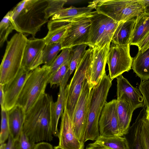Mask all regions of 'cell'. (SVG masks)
<instances>
[{"mask_svg": "<svg viewBox=\"0 0 149 149\" xmlns=\"http://www.w3.org/2000/svg\"><path fill=\"white\" fill-rule=\"evenodd\" d=\"M53 102L52 96L45 93L25 113L22 131L35 143L53 140L51 120Z\"/></svg>", "mask_w": 149, "mask_h": 149, "instance_id": "6da1fadb", "label": "cell"}, {"mask_svg": "<svg viewBox=\"0 0 149 149\" xmlns=\"http://www.w3.org/2000/svg\"><path fill=\"white\" fill-rule=\"evenodd\" d=\"M48 0H23L9 11L14 30L34 38L42 26L49 22L45 10Z\"/></svg>", "mask_w": 149, "mask_h": 149, "instance_id": "7a4b0ae2", "label": "cell"}, {"mask_svg": "<svg viewBox=\"0 0 149 149\" xmlns=\"http://www.w3.org/2000/svg\"><path fill=\"white\" fill-rule=\"evenodd\" d=\"M112 84L109 75L105 73L92 89L84 143L89 140L95 141L100 135L99 120Z\"/></svg>", "mask_w": 149, "mask_h": 149, "instance_id": "3957f363", "label": "cell"}, {"mask_svg": "<svg viewBox=\"0 0 149 149\" xmlns=\"http://www.w3.org/2000/svg\"><path fill=\"white\" fill-rule=\"evenodd\" d=\"M27 39L24 34L18 33L7 41L0 67V84L4 85L10 82L21 68Z\"/></svg>", "mask_w": 149, "mask_h": 149, "instance_id": "277c9868", "label": "cell"}, {"mask_svg": "<svg viewBox=\"0 0 149 149\" xmlns=\"http://www.w3.org/2000/svg\"><path fill=\"white\" fill-rule=\"evenodd\" d=\"M50 72V66L45 65L31 71L16 104L22 107L25 113L45 93Z\"/></svg>", "mask_w": 149, "mask_h": 149, "instance_id": "5b68a950", "label": "cell"}, {"mask_svg": "<svg viewBox=\"0 0 149 149\" xmlns=\"http://www.w3.org/2000/svg\"><path fill=\"white\" fill-rule=\"evenodd\" d=\"M90 2L97 12L118 22L136 18L144 12L139 0H96Z\"/></svg>", "mask_w": 149, "mask_h": 149, "instance_id": "8992f818", "label": "cell"}, {"mask_svg": "<svg viewBox=\"0 0 149 149\" xmlns=\"http://www.w3.org/2000/svg\"><path fill=\"white\" fill-rule=\"evenodd\" d=\"M92 56V49L89 48L78 64L72 77L66 87L65 107L71 120L84 81L89 72Z\"/></svg>", "mask_w": 149, "mask_h": 149, "instance_id": "52a82bcc", "label": "cell"}, {"mask_svg": "<svg viewBox=\"0 0 149 149\" xmlns=\"http://www.w3.org/2000/svg\"><path fill=\"white\" fill-rule=\"evenodd\" d=\"M89 18L91 23L88 45L89 48L102 47L111 43L119 22L96 11H92Z\"/></svg>", "mask_w": 149, "mask_h": 149, "instance_id": "ba28073f", "label": "cell"}, {"mask_svg": "<svg viewBox=\"0 0 149 149\" xmlns=\"http://www.w3.org/2000/svg\"><path fill=\"white\" fill-rule=\"evenodd\" d=\"M88 76L84 80L71 120L72 127L77 139L84 143L87 127L88 109L92 90Z\"/></svg>", "mask_w": 149, "mask_h": 149, "instance_id": "9c48e42d", "label": "cell"}, {"mask_svg": "<svg viewBox=\"0 0 149 149\" xmlns=\"http://www.w3.org/2000/svg\"><path fill=\"white\" fill-rule=\"evenodd\" d=\"M130 45L110 44L107 58L109 76L112 80L131 69L133 58L130 54Z\"/></svg>", "mask_w": 149, "mask_h": 149, "instance_id": "30bf717a", "label": "cell"}, {"mask_svg": "<svg viewBox=\"0 0 149 149\" xmlns=\"http://www.w3.org/2000/svg\"><path fill=\"white\" fill-rule=\"evenodd\" d=\"M90 15L71 21L61 42L62 50L81 45H88L91 26Z\"/></svg>", "mask_w": 149, "mask_h": 149, "instance_id": "8fae6325", "label": "cell"}, {"mask_svg": "<svg viewBox=\"0 0 149 149\" xmlns=\"http://www.w3.org/2000/svg\"><path fill=\"white\" fill-rule=\"evenodd\" d=\"M117 100L107 102L99 122L100 135L104 137L123 136L120 133L116 110Z\"/></svg>", "mask_w": 149, "mask_h": 149, "instance_id": "7c38bea8", "label": "cell"}, {"mask_svg": "<svg viewBox=\"0 0 149 149\" xmlns=\"http://www.w3.org/2000/svg\"><path fill=\"white\" fill-rule=\"evenodd\" d=\"M110 44L108 43L102 47H95L92 48L91 64L88 76V82L92 88L106 73L105 67Z\"/></svg>", "mask_w": 149, "mask_h": 149, "instance_id": "4fadbf2b", "label": "cell"}, {"mask_svg": "<svg viewBox=\"0 0 149 149\" xmlns=\"http://www.w3.org/2000/svg\"><path fill=\"white\" fill-rule=\"evenodd\" d=\"M58 137V146L64 149H84V143L80 142L77 138L71 120L65 107L61 116Z\"/></svg>", "mask_w": 149, "mask_h": 149, "instance_id": "5bb4252c", "label": "cell"}, {"mask_svg": "<svg viewBox=\"0 0 149 149\" xmlns=\"http://www.w3.org/2000/svg\"><path fill=\"white\" fill-rule=\"evenodd\" d=\"M31 71L21 68L16 77L4 85L5 95L4 107L8 111L15 106Z\"/></svg>", "mask_w": 149, "mask_h": 149, "instance_id": "9a60e30c", "label": "cell"}, {"mask_svg": "<svg viewBox=\"0 0 149 149\" xmlns=\"http://www.w3.org/2000/svg\"><path fill=\"white\" fill-rule=\"evenodd\" d=\"M116 79L117 99L123 98L134 111L143 107V99L139 89L132 86L122 75Z\"/></svg>", "mask_w": 149, "mask_h": 149, "instance_id": "2e32d148", "label": "cell"}, {"mask_svg": "<svg viewBox=\"0 0 149 149\" xmlns=\"http://www.w3.org/2000/svg\"><path fill=\"white\" fill-rule=\"evenodd\" d=\"M46 45L44 38H31L27 39L25 49L21 68L28 71L31 69Z\"/></svg>", "mask_w": 149, "mask_h": 149, "instance_id": "e0dca14e", "label": "cell"}, {"mask_svg": "<svg viewBox=\"0 0 149 149\" xmlns=\"http://www.w3.org/2000/svg\"><path fill=\"white\" fill-rule=\"evenodd\" d=\"M7 112L10 135L15 141L18 139L22 131L25 112L22 107L17 105Z\"/></svg>", "mask_w": 149, "mask_h": 149, "instance_id": "ac0fdd59", "label": "cell"}, {"mask_svg": "<svg viewBox=\"0 0 149 149\" xmlns=\"http://www.w3.org/2000/svg\"><path fill=\"white\" fill-rule=\"evenodd\" d=\"M67 84L62 83L59 86V90L56 101L52 104L51 125L53 136L58 137L59 131L58 126L59 119L63 113L66 99V87Z\"/></svg>", "mask_w": 149, "mask_h": 149, "instance_id": "d6986e66", "label": "cell"}, {"mask_svg": "<svg viewBox=\"0 0 149 149\" xmlns=\"http://www.w3.org/2000/svg\"><path fill=\"white\" fill-rule=\"evenodd\" d=\"M116 100V110L119 125L121 134L123 136L128 132L134 110L123 98H121Z\"/></svg>", "mask_w": 149, "mask_h": 149, "instance_id": "ffe728a7", "label": "cell"}, {"mask_svg": "<svg viewBox=\"0 0 149 149\" xmlns=\"http://www.w3.org/2000/svg\"><path fill=\"white\" fill-rule=\"evenodd\" d=\"M71 22L50 19L47 24L48 32L43 38L46 45L61 42Z\"/></svg>", "mask_w": 149, "mask_h": 149, "instance_id": "44dd1931", "label": "cell"}, {"mask_svg": "<svg viewBox=\"0 0 149 149\" xmlns=\"http://www.w3.org/2000/svg\"><path fill=\"white\" fill-rule=\"evenodd\" d=\"M88 3L86 7L77 8L71 6L63 8L54 15L51 19L71 21L79 17L88 16L94 9L90 2Z\"/></svg>", "mask_w": 149, "mask_h": 149, "instance_id": "7402d4cb", "label": "cell"}, {"mask_svg": "<svg viewBox=\"0 0 149 149\" xmlns=\"http://www.w3.org/2000/svg\"><path fill=\"white\" fill-rule=\"evenodd\" d=\"M136 18L119 22L112 37L111 42L119 45H130Z\"/></svg>", "mask_w": 149, "mask_h": 149, "instance_id": "603a6c76", "label": "cell"}, {"mask_svg": "<svg viewBox=\"0 0 149 149\" xmlns=\"http://www.w3.org/2000/svg\"><path fill=\"white\" fill-rule=\"evenodd\" d=\"M132 68L141 81L149 79V47L143 52L138 51L133 58Z\"/></svg>", "mask_w": 149, "mask_h": 149, "instance_id": "cb8c5ba5", "label": "cell"}, {"mask_svg": "<svg viewBox=\"0 0 149 149\" xmlns=\"http://www.w3.org/2000/svg\"><path fill=\"white\" fill-rule=\"evenodd\" d=\"M149 32V15L144 12L137 17L130 42V45L137 46Z\"/></svg>", "mask_w": 149, "mask_h": 149, "instance_id": "d4e9b609", "label": "cell"}, {"mask_svg": "<svg viewBox=\"0 0 149 149\" xmlns=\"http://www.w3.org/2000/svg\"><path fill=\"white\" fill-rule=\"evenodd\" d=\"M61 50L62 47L61 42L46 45L41 54L31 68V70L42 64L50 66Z\"/></svg>", "mask_w": 149, "mask_h": 149, "instance_id": "484cf974", "label": "cell"}, {"mask_svg": "<svg viewBox=\"0 0 149 149\" xmlns=\"http://www.w3.org/2000/svg\"><path fill=\"white\" fill-rule=\"evenodd\" d=\"M146 108H143L140 111L135 121L130 127L128 134L126 135L128 140L129 149H143L140 140V134L143 114Z\"/></svg>", "mask_w": 149, "mask_h": 149, "instance_id": "4316f807", "label": "cell"}, {"mask_svg": "<svg viewBox=\"0 0 149 149\" xmlns=\"http://www.w3.org/2000/svg\"><path fill=\"white\" fill-rule=\"evenodd\" d=\"M95 142L109 149H129L128 140L124 136L107 137L100 135Z\"/></svg>", "mask_w": 149, "mask_h": 149, "instance_id": "83f0119b", "label": "cell"}, {"mask_svg": "<svg viewBox=\"0 0 149 149\" xmlns=\"http://www.w3.org/2000/svg\"><path fill=\"white\" fill-rule=\"evenodd\" d=\"M70 59V58L50 74L48 83L50 84L51 87L54 85L60 86L64 80L69 70Z\"/></svg>", "mask_w": 149, "mask_h": 149, "instance_id": "f1b7e54d", "label": "cell"}, {"mask_svg": "<svg viewBox=\"0 0 149 149\" xmlns=\"http://www.w3.org/2000/svg\"><path fill=\"white\" fill-rule=\"evenodd\" d=\"M14 28L9 12L6 14L0 23V46L2 47L7 40L8 35Z\"/></svg>", "mask_w": 149, "mask_h": 149, "instance_id": "f546056e", "label": "cell"}, {"mask_svg": "<svg viewBox=\"0 0 149 149\" xmlns=\"http://www.w3.org/2000/svg\"><path fill=\"white\" fill-rule=\"evenodd\" d=\"M87 46L86 45H80L72 49L70 64L69 70L70 75L75 70L79 62L84 56Z\"/></svg>", "mask_w": 149, "mask_h": 149, "instance_id": "4dcf8cb0", "label": "cell"}, {"mask_svg": "<svg viewBox=\"0 0 149 149\" xmlns=\"http://www.w3.org/2000/svg\"><path fill=\"white\" fill-rule=\"evenodd\" d=\"M72 49V48H68L62 50L61 53L57 56L50 66V74L70 59Z\"/></svg>", "mask_w": 149, "mask_h": 149, "instance_id": "1f68e13d", "label": "cell"}, {"mask_svg": "<svg viewBox=\"0 0 149 149\" xmlns=\"http://www.w3.org/2000/svg\"><path fill=\"white\" fill-rule=\"evenodd\" d=\"M1 115L0 144L5 143L10 134L8 112L4 108H1Z\"/></svg>", "mask_w": 149, "mask_h": 149, "instance_id": "d6a6232c", "label": "cell"}, {"mask_svg": "<svg viewBox=\"0 0 149 149\" xmlns=\"http://www.w3.org/2000/svg\"><path fill=\"white\" fill-rule=\"evenodd\" d=\"M145 112L142 118L140 140L143 149H149V123L146 119Z\"/></svg>", "mask_w": 149, "mask_h": 149, "instance_id": "836d02e7", "label": "cell"}, {"mask_svg": "<svg viewBox=\"0 0 149 149\" xmlns=\"http://www.w3.org/2000/svg\"><path fill=\"white\" fill-rule=\"evenodd\" d=\"M48 5L45 13L46 17L48 19L58 11L63 8L64 5L67 2V0H48Z\"/></svg>", "mask_w": 149, "mask_h": 149, "instance_id": "e575fe53", "label": "cell"}, {"mask_svg": "<svg viewBox=\"0 0 149 149\" xmlns=\"http://www.w3.org/2000/svg\"><path fill=\"white\" fill-rule=\"evenodd\" d=\"M36 144L31 141L23 131L18 139L14 141L15 149H35Z\"/></svg>", "mask_w": 149, "mask_h": 149, "instance_id": "d590c367", "label": "cell"}, {"mask_svg": "<svg viewBox=\"0 0 149 149\" xmlns=\"http://www.w3.org/2000/svg\"><path fill=\"white\" fill-rule=\"evenodd\" d=\"M143 99V107L149 109V79L141 81L139 86Z\"/></svg>", "mask_w": 149, "mask_h": 149, "instance_id": "8d00e7d4", "label": "cell"}, {"mask_svg": "<svg viewBox=\"0 0 149 149\" xmlns=\"http://www.w3.org/2000/svg\"><path fill=\"white\" fill-rule=\"evenodd\" d=\"M138 51H144L149 47V32L146 37L138 44Z\"/></svg>", "mask_w": 149, "mask_h": 149, "instance_id": "74e56055", "label": "cell"}, {"mask_svg": "<svg viewBox=\"0 0 149 149\" xmlns=\"http://www.w3.org/2000/svg\"><path fill=\"white\" fill-rule=\"evenodd\" d=\"M35 149H54V148L51 144L45 142H42L36 144Z\"/></svg>", "mask_w": 149, "mask_h": 149, "instance_id": "f35d334b", "label": "cell"}, {"mask_svg": "<svg viewBox=\"0 0 149 149\" xmlns=\"http://www.w3.org/2000/svg\"><path fill=\"white\" fill-rule=\"evenodd\" d=\"M5 95L4 91V85L0 84V102L1 108H4Z\"/></svg>", "mask_w": 149, "mask_h": 149, "instance_id": "ab89813d", "label": "cell"}, {"mask_svg": "<svg viewBox=\"0 0 149 149\" xmlns=\"http://www.w3.org/2000/svg\"><path fill=\"white\" fill-rule=\"evenodd\" d=\"M144 8V12L149 15V0H139Z\"/></svg>", "mask_w": 149, "mask_h": 149, "instance_id": "60d3db41", "label": "cell"}, {"mask_svg": "<svg viewBox=\"0 0 149 149\" xmlns=\"http://www.w3.org/2000/svg\"><path fill=\"white\" fill-rule=\"evenodd\" d=\"M6 149H15L14 141L10 135L8 139Z\"/></svg>", "mask_w": 149, "mask_h": 149, "instance_id": "b9f144b4", "label": "cell"}, {"mask_svg": "<svg viewBox=\"0 0 149 149\" xmlns=\"http://www.w3.org/2000/svg\"><path fill=\"white\" fill-rule=\"evenodd\" d=\"M88 145L94 149H109L100 146L95 143V142L92 143H90Z\"/></svg>", "mask_w": 149, "mask_h": 149, "instance_id": "7bdbcfd3", "label": "cell"}, {"mask_svg": "<svg viewBox=\"0 0 149 149\" xmlns=\"http://www.w3.org/2000/svg\"><path fill=\"white\" fill-rule=\"evenodd\" d=\"M145 114L146 119L149 123V109L146 108Z\"/></svg>", "mask_w": 149, "mask_h": 149, "instance_id": "ee69618b", "label": "cell"}, {"mask_svg": "<svg viewBox=\"0 0 149 149\" xmlns=\"http://www.w3.org/2000/svg\"><path fill=\"white\" fill-rule=\"evenodd\" d=\"M6 143H4L0 144V149H6Z\"/></svg>", "mask_w": 149, "mask_h": 149, "instance_id": "f6af8a7d", "label": "cell"}, {"mask_svg": "<svg viewBox=\"0 0 149 149\" xmlns=\"http://www.w3.org/2000/svg\"><path fill=\"white\" fill-rule=\"evenodd\" d=\"M54 149H64L60 147L59 146H55L54 147Z\"/></svg>", "mask_w": 149, "mask_h": 149, "instance_id": "bcb514c9", "label": "cell"}, {"mask_svg": "<svg viewBox=\"0 0 149 149\" xmlns=\"http://www.w3.org/2000/svg\"><path fill=\"white\" fill-rule=\"evenodd\" d=\"M86 149H94L92 147H91V146H89L88 145V146H87Z\"/></svg>", "mask_w": 149, "mask_h": 149, "instance_id": "7dc6e473", "label": "cell"}]
</instances>
